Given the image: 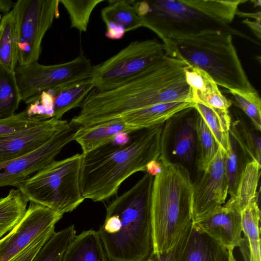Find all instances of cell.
<instances>
[{
    "instance_id": "cell-22",
    "label": "cell",
    "mask_w": 261,
    "mask_h": 261,
    "mask_svg": "<svg viewBox=\"0 0 261 261\" xmlns=\"http://www.w3.org/2000/svg\"><path fill=\"white\" fill-rule=\"evenodd\" d=\"M94 88V81L88 77L47 90L54 100L53 117L62 119L66 113L81 107L85 98Z\"/></svg>"
},
{
    "instance_id": "cell-25",
    "label": "cell",
    "mask_w": 261,
    "mask_h": 261,
    "mask_svg": "<svg viewBox=\"0 0 261 261\" xmlns=\"http://www.w3.org/2000/svg\"><path fill=\"white\" fill-rule=\"evenodd\" d=\"M261 165L255 160L247 162L242 171L235 196L227 202L241 211L257 200V189Z\"/></svg>"
},
{
    "instance_id": "cell-7",
    "label": "cell",
    "mask_w": 261,
    "mask_h": 261,
    "mask_svg": "<svg viewBox=\"0 0 261 261\" xmlns=\"http://www.w3.org/2000/svg\"><path fill=\"white\" fill-rule=\"evenodd\" d=\"M82 154L54 160L15 187L28 198L63 215L85 199L80 187Z\"/></svg>"
},
{
    "instance_id": "cell-29",
    "label": "cell",
    "mask_w": 261,
    "mask_h": 261,
    "mask_svg": "<svg viewBox=\"0 0 261 261\" xmlns=\"http://www.w3.org/2000/svg\"><path fill=\"white\" fill-rule=\"evenodd\" d=\"M21 101L15 72L0 65V119L14 115Z\"/></svg>"
},
{
    "instance_id": "cell-13",
    "label": "cell",
    "mask_w": 261,
    "mask_h": 261,
    "mask_svg": "<svg viewBox=\"0 0 261 261\" xmlns=\"http://www.w3.org/2000/svg\"><path fill=\"white\" fill-rule=\"evenodd\" d=\"M226 151H218L196 184H193L192 221H196L225 202L228 185L225 172Z\"/></svg>"
},
{
    "instance_id": "cell-19",
    "label": "cell",
    "mask_w": 261,
    "mask_h": 261,
    "mask_svg": "<svg viewBox=\"0 0 261 261\" xmlns=\"http://www.w3.org/2000/svg\"><path fill=\"white\" fill-rule=\"evenodd\" d=\"M193 105L183 101L159 104L127 112L120 117L127 125L140 129L163 124L175 114Z\"/></svg>"
},
{
    "instance_id": "cell-9",
    "label": "cell",
    "mask_w": 261,
    "mask_h": 261,
    "mask_svg": "<svg viewBox=\"0 0 261 261\" xmlns=\"http://www.w3.org/2000/svg\"><path fill=\"white\" fill-rule=\"evenodd\" d=\"M60 3L59 0H18L14 4L19 66L38 61L43 38L60 16Z\"/></svg>"
},
{
    "instance_id": "cell-16",
    "label": "cell",
    "mask_w": 261,
    "mask_h": 261,
    "mask_svg": "<svg viewBox=\"0 0 261 261\" xmlns=\"http://www.w3.org/2000/svg\"><path fill=\"white\" fill-rule=\"evenodd\" d=\"M185 71L187 82L191 89L193 103L228 110L231 101L222 94L217 84L208 74L188 64Z\"/></svg>"
},
{
    "instance_id": "cell-30",
    "label": "cell",
    "mask_w": 261,
    "mask_h": 261,
    "mask_svg": "<svg viewBox=\"0 0 261 261\" xmlns=\"http://www.w3.org/2000/svg\"><path fill=\"white\" fill-rule=\"evenodd\" d=\"M75 236L73 224L55 231L31 261H61L65 250Z\"/></svg>"
},
{
    "instance_id": "cell-45",
    "label": "cell",
    "mask_w": 261,
    "mask_h": 261,
    "mask_svg": "<svg viewBox=\"0 0 261 261\" xmlns=\"http://www.w3.org/2000/svg\"><path fill=\"white\" fill-rule=\"evenodd\" d=\"M146 261H149V259L148 260H146Z\"/></svg>"
},
{
    "instance_id": "cell-42",
    "label": "cell",
    "mask_w": 261,
    "mask_h": 261,
    "mask_svg": "<svg viewBox=\"0 0 261 261\" xmlns=\"http://www.w3.org/2000/svg\"><path fill=\"white\" fill-rule=\"evenodd\" d=\"M12 1L10 0H0V11L6 14L9 12L10 9L14 6Z\"/></svg>"
},
{
    "instance_id": "cell-3",
    "label": "cell",
    "mask_w": 261,
    "mask_h": 261,
    "mask_svg": "<svg viewBox=\"0 0 261 261\" xmlns=\"http://www.w3.org/2000/svg\"><path fill=\"white\" fill-rule=\"evenodd\" d=\"M153 179L146 173L107 205L104 223L97 231L108 261H146L153 254Z\"/></svg>"
},
{
    "instance_id": "cell-36",
    "label": "cell",
    "mask_w": 261,
    "mask_h": 261,
    "mask_svg": "<svg viewBox=\"0 0 261 261\" xmlns=\"http://www.w3.org/2000/svg\"><path fill=\"white\" fill-rule=\"evenodd\" d=\"M43 120L30 117L26 111L0 119V137L31 127Z\"/></svg>"
},
{
    "instance_id": "cell-35",
    "label": "cell",
    "mask_w": 261,
    "mask_h": 261,
    "mask_svg": "<svg viewBox=\"0 0 261 261\" xmlns=\"http://www.w3.org/2000/svg\"><path fill=\"white\" fill-rule=\"evenodd\" d=\"M229 139L230 147L226 153L225 172L228 185V193L230 198H232L236 195L240 177L245 165L242 164V154L244 153H241V148L230 133Z\"/></svg>"
},
{
    "instance_id": "cell-37",
    "label": "cell",
    "mask_w": 261,
    "mask_h": 261,
    "mask_svg": "<svg viewBox=\"0 0 261 261\" xmlns=\"http://www.w3.org/2000/svg\"><path fill=\"white\" fill-rule=\"evenodd\" d=\"M192 222L184 230L177 242L166 251L153 253L149 261H179L180 255L186 242Z\"/></svg>"
},
{
    "instance_id": "cell-34",
    "label": "cell",
    "mask_w": 261,
    "mask_h": 261,
    "mask_svg": "<svg viewBox=\"0 0 261 261\" xmlns=\"http://www.w3.org/2000/svg\"><path fill=\"white\" fill-rule=\"evenodd\" d=\"M238 106L250 118L257 130H261V99L257 90H230Z\"/></svg>"
},
{
    "instance_id": "cell-41",
    "label": "cell",
    "mask_w": 261,
    "mask_h": 261,
    "mask_svg": "<svg viewBox=\"0 0 261 261\" xmlns=\"http://www.w3.org/2000/svg\"><path fill=\"white\" fill-rule=\"evenodd\" d=\"M161 170V165L158 161H153L146 166V173L155 176Z\"/></svg>"
},
{
    "instance_id": "cell-31",
    "label": "cell",
    "mask_w": 261,
    "mask_h": 261,
    "mask_svg": "<svg viewBox=\"0 0 261 261\" xmlns=\"http://www.w3.org/2000/svg\"><path fill=\"white\" fill-rule=\"evenodd\" d=\"M196 129L197 145L199 146L197 169L199 171H203L215 157L220 146L198 111L196 119Z\"/></svg>"
},
{
    "instance_id": "cell-32",
    "label": "cell",
    "mask_w": 261,
    "mask_h": 261,
    "mask_svg": "<svg viewBox=\"0 0 261 261\" xmlns=\"http://www.w3.org/2000/svg\"><path fill=\"white\" fill-rule=\"evenodd\" d=\"M229 133L233 136L244 154L251 160L260 164L261 140L259 135L248 128L240 121L231 124Z\"/></svg>"
},
{
    "instance_id": "cell-17",
    "label": "cell",
    "mask_w": 261,
    "mask_h": 261,
    "mask_svg": "<svg viewBox=\"0 0 261 261\" xmlns=\"http://www.w3.org/2000/svg\"><path fill=\"white\" fill-rule=\"evenodd\" d=\"M227 249L191 224L179 261H228Z\"/></svg>"
},
{
    "instance_id": "cell-18",
    "label": "cell",
    "mask_w": 261,
    "mask_h": 261,
    "mask_svg": "<svg viewBox=\"0 0 261 261\" xmlns=\"http://www.w3.org/2000/svg\"><path fill=\"white\" fill-rule=\"evenodd\" d=\"M197 112L192 106L176 114L179 125L173 138L172 154L184 163L190 164L193 162L196 150Z\"/></svg>"
},
{
    "instance_id": "cell-12",
    "label": "cell",
    "mask_w": 261,
    "mask_h": 261,
    "mask_svg": "<svg viewBox=\"0 0 261 261\" xmlns=\"http://www.w3.org/2000/svg\"><path fill=\"white\" fill-rule=\"evenodd\" d=\"M63 215L39 203L30 201L19 222L0 239V261H8L28 247Z\"/></svg>"
},
{
    "instance_id": "cell-4",
    "label": "cell",
    "mask_w": 261,
    "mask_h": 261,
    "mask_svg": "<svg viewBox=\"0 0 261 261\" xmlns=\"http://www.w3.org/2000/svg\"><path fill=\"white\" fill-rule=\"evenodd\" d=\"M247 0L132 1L142 27L164 41L180 37L216 31H226L249 39L229 25L239 6Z\"/></svg>"
},
{
    "instance_id": "cell-27",
    "label": "cell",
    "mask_w": 261,
    "mask_h": 261,
    "mask_svg": "<svg viewBox=\"0 0 261 261\" xmlns=\"http://www.w3.org/2000/svg\"><path fill=\"white\" fill-rule=\"evenodd\" d=\"M101 11V16L106 27L114 25L123 29L125 32L142 27L132 1H110Z\"/></svg>"
},
{
    "instance_id": "cell-38",
    "label": "cell",
    "mask_w": 261,
    "mask_h": 261,
    "mask_svg": "<svg viewBox=\"0 0 261 261\" xmlns=\"http://www.w3.org/2000/svg\"><path fill=\"white\" fill-rule=\"evenodd\" d=\"M55 226L49 228L25 249L8 261H31L55 232Z\"/></svg>"
},
{
    "instance_id": "cell-24",
    "label": "cell",
    "mask_w": 261,
    "mask_h": 261,
    "mask_svg": "<svg viewBox=\"0 0 261 261\" xmlns=\"http://www.w3.org/2000/svg\"><path fill=\"white\" fill-rule=\"evenodd\" d=\"M17 63L16 20L12 9L0 21V65L15 72Z\"/></svg>"
},
{
    "instance_id": "cell-39",
    "label": "cell",
    "mask_w": 261,
    "mask_h": 261,
    "mask_svg": "<svg viewBox=\"0 0 261 261\" xmlns=\"http://www.w3.org/2000/svg\"><path fill=\"white\" fill-rule=\"evenodd\" d=\"M125 33V30L120 27L110 25L107 27L105 36L110 39L119 40L122 38Z\"/></svg>"
},
{
    "instance_id": "cell-43",
    "label": "cell",
    "mask_w": 261,
    "mask_h": 261,
    "mask_svg": "<svg viewBox=\"0 0 261 261\" xmlns=\"http://www.w3.org/2000/svg\"><path fill=\"white\" fill-rule=\"evenodd\" d=\"M228 252L229 257L228 261H237L233 255V250H228Z\"/></svg>"
},
{
    "instance_id": "cell-14",
    "label": "cell",
    "mask_w": 261,
    "mask_h": 261,
    "mask_svg": "<svg viewBox=\"0 0 261 261\" xmlns=\"http://www.w3.org/2000/svg\"><path fill=\"white\" fill-rule=\"evenodd\" d=\"M68 121L51 118L28 128L0 137V162L14 159L38 148Z\"/></svg>"
},
{
    "instance_id": "cell-11",
    "label": "cell",
    "mask_w": 261,
    "mask_h": 261,
    "mask_svg": "<svg viewBox=\"0 0 261 261\" xmlns=\"http://www.w3.org/2000/svg\"><path fill=\"white\" fill-rule=\"evenodd\" d=\"M82 127L72 120L61 127L46 143L21 156L0 162V187H15L53 161Z\"/></svg>"
},
{
    "instance_id": "cell-1",
    "label": "cell",
    "mask_w": 261,
    "mask_h": 261,
    "mask_svg": "<svg viewBox=\"0 0 261 261\" xmlns=\"http://www.w3.org/2000/svg\"><path fill=\"white\" fill-rule=\"evenodd\" d=\"M187 64L165 54L131 81L108 91L93 88L71 119L88 127L120 117L127 112L162 103H193L187 82Z\"/></svg>"
},
{
    "instance_id": "cell-10",
    "label": "cell",
    "mask_w": 261,
    "mask_h": 261,
    "mask_svg": "<svg viewBox=\"0 0 261 261\" xmlns=\"http://www.w3.org/2000/svg\"><path fill=\"white\" fill-rule=\"evenodd\" d=\"M93 65L83 54L63 63L44 65L35 61L15 70L21 100L28 105L42 92L91 77Z\"/></svg>"
},
{
    "instance_id": "cell-26",
    "label": "cell",
    "mask_w": 261,
    "mask_h": 261,
    "mask_svg": "<svg viewBox=\"0 0 261 261\" xmlns=\"http://www.w3.org/2000/svg\"><path fill=\"white\" fill-rule=\"evenodd\" d=\"M193 107L200 114L219 146L227 153L230 149L229 130L231 124L228 110L209 107L199 103Z\"/></svg>"
},
{
    "instance_id": "cell-5",
    "label": "cell",
    "mask_w": 261,
    "mask_h": 261,
    "mask_svg": "<svg viewBox=\"0 0 261 261\" xmlns=\"http://www.w3.org/2000/svg\"><path fill=\"white\" fill-rule=\"evenodd\" d=\"M159 160L161 170L154 176L151 196L153 253L173 247L192 221L193 184L188 170L164 153Z\"/></svg>"
},
{
    "instance_id": "cell-33",
    "label": "cell",
    "mask_w": 261,
    "mask_h": 261,
    "mask_svg": "<svg viewBox=\"0 0 261 261\" xmlns=\"http://www.w3.org/2000/svg\"><path fill=\"white\" fill-rule=\"evenodd\" d=\"M67 11L70 27L80 32L87 30L90 17L94 9L103 0H59Z\"/></svg>"
},
{
    "instance_id": "cell-15",
    "label": "cell",
    "mask_w": 261,
    "mask_h": 261,
    "mask_svg": "<svg viewBox=\"0 0 261 261\" xmlns=\"http://www.w3.org/2000/svg\"><path fill=\"white\" fill-rule=\"evenodd\" d=\"M241 212L226 202L192 224L228 250H233L242 238Z\"/></svg>"
},
{
    "instance_id": "cell-44",
    "label": "cell",
    "mask_w": 261,
    "mask_h": 261,
    "mask_svg": "<svg viewBox=\"0 0 261 261\" xmlns=\"http://www.w3.org/2000/svg\"><path fill=\"white\" fill-rule=\"evenodd\" d=\"M1 15L0 14V21H1Z\"/></svg>"
},
{
    "instance_id": "cell-2",
    "label": "cell",
    "mask_w": 261,
    "mask_h": 261,
    "mask_svg": "<svg viewBox=\"0 0 261 261\" xmlns=\"http://www.w3.org/2000/svg\"><path fill=\"white\" fill-rule=\"evenodd\" d=\"M163 124L120 133L111 140L83 154L80 187L85 199L107 200L134 173L146 172L158 161L162 149Z\"/></svg>"
},
{
    "instance_id": "cell-8",
    "label": "cell",
    "mask_w": 261,
    "mask_h": 261,
    "mask_svg": "<svg viewBox=\"0 0 261 261\" xmlns=\"http://www.w3.org/2000/svg\"><path fill=\"white\" fill-rule=\"evenodd\" d=\"M155 39L132 41L116 54L93 65L91 77L95 88L108 91L131 81L165 55Z\"/></svg>"
},
{
    "instance_id": "cell-21",
    "label": "cell",
    "mask_w": 261,
    "mask_h": 261,
    "mask_svg": "<svg viewBox=\"0 0 261 261\" xmlns=\"http://www.w3.org/2000/svg\"><path fill=\"white\" fill-rule=\"evenodd\" d=\"M242 237L239 248L245 261H261L260 211L257 200L251 202L242 212Z\"/></svg>"
},
{
    "instance_id": "cell-20",
    "label": "cell",
    "mask_w": 261,
    "mask_h": 261,
    "mask_svg": "<svg viewBox=\"0 0 261 261\" xmlns=\"http://www.w3.org/2000/svg\"><path fill=\"white\" fill-rule=\"evenodd\" d=\"M137 130L119 117L90 126H82L74 141L81 146L84 154L111 140L119 134H130Z\"/></svg>"
},
{
    "instance_id": "cell-28",
    "label": "cell",
    "mask_w": 261,
    "mask_h": 261,
    "mask_svg": "<svg viewBox=\"0 0 261 261\" xmlns=\"http://www.w3.org/2000/svg\"><path fill=\"white\" fill-rule=\"evenodd\" d=\"M29 201L17 188L11 189L6 196L0 198V239L22 219Z\"/></svg>"
},
{
    "instance_id": "cell-40",
    "label": "cell",
    "mask_w": 261,
    "mask_h": 261,
    "mask_svg": "<svg viewBox=\"0 0 261 261\" xmlns=\"http://www.w3.org/2000/svg\"><path fill=\"white\" fill-rule=\"evenodd\" d=\"M252 31L254 35L260 40V18L256 19L254 21H251L247 19L243 21Z\"/></svg>"
},
{
    "instance_id": "cell-6",
    "label": "cell",
    "mask_w": 261,
    "mask_h": 261,
    "mask_svg": "<svg viewBox=\"0 0 261 261\" xmlns=\"http://www.w3.org/2000/svg\"><path fill=\"white\" fill-rule=\"evenodd\" d=\"M232 34L216 31L163 41L166 55L208 74L228 90H256L250 83L232 42Z\"/></svg>"
},
{
    "instance_id": "cell-23",
    "label": "cell",
    "mask_w": 261,
    "mask_h": 261,
    "mask_svg": "<svg viewBox=\"0 0 261 261\" xmlns=\"http://www.w3.org/2000/svg\"><path fill=\"white\" fill-rule=\"evenodd\" d=\"M61 261H108L98 231L89 229L76 235Z\"/></svg>"
}]
</instances>
